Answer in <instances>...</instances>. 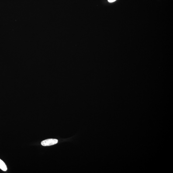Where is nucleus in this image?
I'll return each mask as SVG.
<instances>
[{"label": "nucleus", "instance_id": "nucleus-1", "mask_svg": "<svg viewBox=\"0 0 173 173\" xmlns=\"http://www.w3.org/2000/svg\"><path fill=\"white\" fill-rule=\"evenodd\" d=\"M58 140L56 139H48L43 141L41 142V145L43 146H49L57 144Z\"/></svg>", "mask_w": 173, "mask_h": 173}, {"label": "nucleus", "instance_id": "nucleus-3", "mask_svg": "<svg viewBox=\"0 0 173 173\" xmlns=\"http://www.w3.org/2000/svg\"><path fill=\"white\" fill-rule=\"evenodd\" d=\"M116 0H108V2H115Z\"/></svg>", "mask_w": 173, "mask_h": 173}, {"label": "nucleus", "instance_id": "nucleus-2", "mask_svg": "<svg viewBox=\"0 0 173 173\" xmlns=\"http://www.w3.org/2000/svg\"><path fill=\"white\" fill-rule=\"evenodd\" d=\"M0 169L4 171H6L7 170L6 164L1 159H0Z\"/></svg>", "mask_w": 173, "mask_h": 173}]
</instances>
